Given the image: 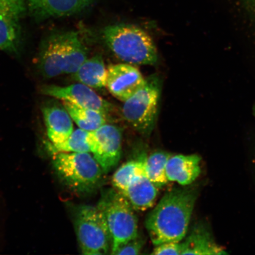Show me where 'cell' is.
I'll use <instances>...</instances> for the list:
<instances>
[{
  "label": "cell",
  "instance_id": "11",
  "mask_svg": "<svg viewBox=\"0 0 255 255\" xmlns=\"http://www.w3.org/2000/svg\"><path fill=\"white\" fill-rule=\"evenodd\" d=\"M145 81L136 67L119 63L108 66L105 87L115 98L124 103L141 89Z\"/></svg>",
  "mask_w": 255,
  "mask_h": 255
},
{
  "label": "cell",
  "instance_id": "13",
  "mask_svg": "<svg viewBox=\"0 0 255 255\" xmlns=\"http://www.w3.org/2000/svg\"><path fill=\"white\" fill-rule=\"evenodd\" d=\"M34 14L41 18L69 16L84 10L97 0H26Z\"/></svg>",
  "mask_w": 255,
  "mask_h": 255
},
{
  "label": "cell",
  "instance_id": "18",
  "mask_svg": "<svg viewBox=\"0 0 255 255\" xmlns=\"http://www.w3.org/2000/svg\"><path fill=\"white\" fill-rule=\"evenodd\" d=\"M63 101V106L79 128L93 131L106 124L108 117L100 111L78 106L68 101Z\"/></svg>",
  "mask_w": 255,
  "mask_h": 255
},
{
  "label": "cell",
  "instance_id": "2",
  "mask_svg": "<svg viewBox=\"0 0 255 255\" xmlns=\"http://www.w3.org/2000/svg\"><path fill=\"white\" fill-rule=\"evenodd\" d=\"M88 59L87 47L76 31L57 32L43 41L38 68L44 77L73 74Z\"/></svg>",
  "mask_w": 255,
  "mask_h": 255
},
{
  "label": "cell",
  "instance_id": "15",
  "mask_svg": "<svg viewBox=\"0 0 255 255\" xmlns=\"http://www.w3.org/2000/svg\"><path fill=\"white\" fill-rule=\"evenodd\" d=\"M158 189L146 175L143 174L133 178L126 189L121 192L133 209L145 211L154 205L158 196Z\"/></svg>",
  "mask_w": 255,
  "mask_h": 255
},
{
  "label": "cell",
  "instance_id": "16",
  "mask_svg": "<svg viewBox=\"0 0 255 255\" xmlns=\"http://www.w3.org/2000/svg\"><path fill=\"white\" fill-rule=\"evenodd\" d=\"M181 255H226L224 249L217 244L212 233L202 223L193 228L186 240L182 242Z\"/></svg>",
  "mask_w": 255,
  "mask_h": 255
},
{
  "label": "cell",
  "instance_id": "3",
  "mask_svg": "<svg viewBox=\"0 0 255 255\" xmlns=\"http://www.w3.org/2000/svg\"><path fill=\"white\" fill-rule=\"evenodd\" d=\"M105 43L122 61L138 65H154L158 61L157 47L152 37L136 25L119 24L104 28Z\"/></svg>",
  "mask_w": 255,
  "mask_h": 255
},
{
  "label": "cell",
  "instance_id": "6",
  "mask_svg": "<svg viewBox=\"0 0 255 255\" xmlns=\"http://www.w3.org/2000/svg\"><path fill=\"white\" fill-rule=\"evenodd\" d=\"M145 80L144 86L124 102L122 115L137 132L149 137L157 122L162 84L161 79L156 75Z\"/></svg>",
  "mask_w": 255,
  "mask_h": 255
},
{
  "label": "cell",
  "instance_id": "25",
  "mask_svg": "<svg viewBox=\"0 0 255 255\" xmlns=\"http://www.w3.org/2000/svg\"><path fill=\"white\" fill-rule=\"evenodd\" d=\"M253 111H254V116L255 117V106L254 107Z\"/></svg>",
  "mask_w": 255,
  "mask_h": 255
},
{
  "label": "cell",
  "instance_id": "4",
  "mask_svg": "<svg viewBox=\"0 0 255 255\" xmlns=\"http://www.w3.org/2000/svg\"><path fill=\"white\" fill-rule=\"evenodd\" d=\"M52 163L62 183L76 193H90L103 180V169L90 152L54 153Z\"/></svg>",
  "mask_w": 255,
  "mask_h": 255
},
{
  "label": "cell",
  "instance_id": "1",
  "mask_svg": "<svg viewBox=\"0 0 255 255\" xmlns=\"http://www.w3.org/2000/svg\"><path fill=\"white\" fill-rule=\"evenodd\" d=\"M197 196L198 192L194 188H175L164 194L145 221L154 246L183 240Z\"/></svg>",
  "mask_w": 255,
  "mask_h": 255
},
{
  "label": "cell",
  "instance_id": "19",
  "mask_svg": "<svg viewBox=\"0 0 255 255\" xmlns=\"http://www.w3.org/2000/svg\"><path fill=\"white\" fill-rule=\"evenodd\" d=\"M171 155L167 152L158 151L144 158L145 174L158 188L164 186L169 181L166 166Z\"/></svg>",
  "mask_w": 255,
  "mask_h": 255
},
{
  "label": "cell",
  "instance_id": "22",
  "mask_svg": "<svg viewBox=\"0 0 255 255\" xmlns=\"http://www.w3.org/2000/svg\"><path fill=\"white\" fill-rule=\"evenodd\" d=\"M182 251V242H167L155 246L151 254L156 255H181Z\"/></svg>",
  "mask_w": 255,
  "mask_h": 255
},
{
  "label": "cell",
  "instance_id": "8",
  "mask_svg": "<svg viewBox=\"0 0 255 255\" xmlns=\"http://www.w3.org/2000/svg\"><path fill=\"white\" fill-rule=\"evenodd\" d=\"M87 141L90 152L105 174L119 163L122 154V134L116 126L105 124L88 131Z\"/></svg>",
  "mask_w": 255,
  "mask_h": 255
},
{
  "label": "cell",
  "instance_id": "24",
  "mask_svg": "<svg viewBox=\"0 0 255 255\" xmlns=\"http://www.w3.org/2000/svg\"><path fill=\"white\" fill-rule=\"evenodd\" d=\"M248 12L255 18V0H240Z\"/></svg>",
  "mask_w": 255,
  "mask_h": 255
},
{
  "label": "cell",
  "instance_id": "17",
  "mask_svg": "<svg viewBox=\"0 0 255 255\" xmlns=\"http://www.w3.org/2000/svg\"><path fill=\"white\" fill-rule=\"evenodd\" d=\"M73 78L91 88H102L106 86L107 69L103 57L96 55L87 59L72 74Z\"/></svg>",
  "mask_w": 255,
  "mask_h": 255
},
{
  "label": "cell",
  "instance_id": "20",
  "mask_svg": "<svg viewBox=\"0 0 255 255\" xmlns=\"http://www.w3.org/2000/svg\"><path fill=\"white\" fill-rule=\"evenodd\" d=\"M143 174H145L144 158L130 161L118 169L112 181L115 187L120 191H123L133 178Z\"/></svg>",
  "mask_w": 255,
  "mask_h": 255
},
{
  "label": "cell",
  "instance_id": "9",
  "mask_svg": "<svg viewBox=\"0 0 255 255\" xmlns=\"http://www.w3.org/2000/svg\"><path fill=\"white\" fill-rule=\"evenodd\" d=\"M25 11L23 0H0V50L18 53L21 39L20 22Z\"/></svg>",
  "mask_w": 255,
  "mask_h": 255
},
{
  "label": "cell",
  "instance_id": "5",
  "mask_svg": "<svg viewBox=\"0 0 255 255\" xmlns=\"http://www.w3.org/2000/svg\"><path fill=\"white\" fill-rule=\"evenodd\" d=\"M97 207L104 216L111 239V254L138 235V221L133 207L121 191L104 193Z\"/></svg>",
  "mask_w": 255,
  "mask_h": 255
},
{
  "label": "cell",
  "instance_id": "14",
  "mask_svg": "<svg viewBox=\"0 0 255 255\" xmlns=\"http://www.w3.org/2000/svg\"><path fill=\"white\" fill-rule=\"evenodd\" d=\"M200 162L198 155H171L166 166L168 180L181 186L193 183L200 174Z\"/></svg>",
  "mask_w": 255,
  "mask_h": 255
},
{
  "label": "cell",
  "instance_id": "7",
  "mask_svg": "<svg viewBox=\"0 0 255 255\" xmlns=\"http://www.w3.org/2000/svg\"><path fill=\"white\" fill-rule=\"evenodd\" d=\"M74 225L83 254L108 253L111 246L110 232L103 213L97 206H80L75 212Z\"/></svg>",
  "mask_w": 255,
  "mask_h": 255
},
{
  "label": "cell",
  "instance_id": "12",
  "mask_svg": "<svg viewBox=\"0 0 255 255\" xmlns=\"http://www.w3.org/2000/svg\"><path fill=\"white\" fill-rule=\"evenodd\" d=\"M48 138L52 144L65 141L73 132V120L65 108L49 104L42 108Z\"/></svg>",
  "mask_w": 255,
  "mask_h": 255
},
{
  "label": "cell",
  "instance_id": "10",
  "mask_svg": "<svg viewBox=\"0 0 255 255\" xmlns=\"http://www.w3.org/2000/svg\"><path fill=\"white\" fill-rule=\"evenodd\" d=\"M41 93L49 97L68 101L83 108L100 111L108 117L114 106L92 90L88 86L79 83L68 87L55 85L43 86L40 89Z\"/></svg>",
  "mask_w": 255,
  "mask_h": 255
},
{
  "label": "cell",
  "instance_id": "23",
  "mask_svg": "<svg viewBox=\"0 0 255 255\" xmlns=\"http://www.w3.org/2000/svg\"><path fill=\"white\" fill-rule=\"evenodd\" d=\"M143 245L144 241L138 235L120 248L115 255H139L141 254Z\"/></svg>",
  "mask_w": 255,
  "mask_h": 255
},
{
  "label": "cell",
  "instance_id": "21",
  "mask_svg": "<svg viewBox=\"0 0 255 255\" xmlns=\"http://www.w3.org/2000/svg\"><path fill=\"white\" fill-rule=\"evenodd\" d=\"M88 133L87 130L81 128L73 130L65 141L59 144L49 143V151L52 154L59 152H90L87 141Z\"/></svg>",
  "mask_w": 255,
  "mask_h": 255
}]
</instances>
